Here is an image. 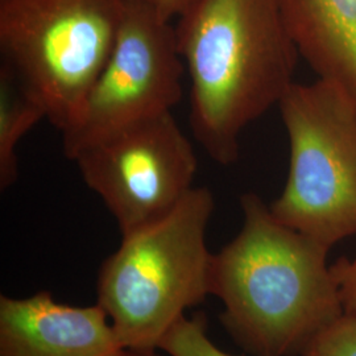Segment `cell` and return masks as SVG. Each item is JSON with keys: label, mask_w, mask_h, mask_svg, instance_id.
Wrapping results in <instances>:
<instances>
[{"label": "cell", "mask_w": 356, "mask_h": 356, "mask_svg": "<svg viewBox=\"0 0 356 356\" xmlns=\"http://www.w3.org/2000/svg\"><path fill=\"white\" fill-rule=\"evenodd\" d=\"M213 193L195 186L165 216L122 236L98 275V304L126 350L154 351L185 312L211 294L206 235Z\"/></svg>", "instance_id": "3"}, {"label": "cell", "mask_w": 356, "mask_h": 356, "mask_svg": "<svg viewBox=\"0 0 356 356\" xmlns=\"http://www.w3.org/2000/svg\"><path fill=\"white\" fill-rule=\"evenodd\" d=\"M241 232L213 254L211 294L234 341L254 356H304L344 314L329 248L281 223L254 193L241 197Z\"/></svg>", "instance_id": "1"}, {"label": "cell", "mask_w": 356, "mask_h": 356, "mask_svg": "<svg viewBox=\"0 0 356 356\" xmlns=\"http://www.w3.org/2000/svg\"><path fill=\"white\" fill-rule=\"evenodd\" d=\"M122 236L169 214L195 186L198 160L173 113L98 141L72 159Z\"/></svg>", "instance_id": "7"}, {"label": "cell", "mask_w": 356, "mask_h": 356, "mask_svg": "<svg viewBox=\"0 0 356 356\" xmlns=\"http://www.w3.org/2000/svg\"><path fill=\"white\" fill-rule=\"evenodd\" d=\"M127 0H0L1 65L61 134L110 57Z\"/></svg>", "instance_id": "4"}, {"label": "cell", "mask_w": 356, "mask_h": 356, "mask_svg": "<svg viewBox=\"0 0 356 356\" xmlns=\"http://www.w3.org/2000/svg\"><path fill=\"white\" fill-rule=\"evenodd\" d=\"M277 107L289 140V172L269 209L330 250L356 234V102L318 78L294 82Z\"/></svg>", "instance_id": "5"}, {"label": "cell", "mask_w": 356, "mask_h": 356, "mask_svg": "<svg viewBox=\"0 0 356 356\" xmlns=\"http://www.w3.org/2000/svg\"><path fill=\"white\" fill-rule=\"evenodd\" d=\"M159 350L169 356H235L225 353L211 342L207 334V321L202 313L182 316L166 331Z\"/></svg>", "instance_id": "11"}, {"label": "cell", "mask_w": 356, "mask_h": 356, "mask_svg": "<svg viewBox=\"0 0 356 356\" xmlns=\"http://www.w3.org/2000/svg\"><path fill=\"white\" fill-rule=\"evenodd\" d=\"M300 56L356 102V0H277Z\"/></svg>", "instance_id": "9"}, {"label": "cell", "mask_w": 356, "mask_h": 356, "mask_svg": "<svg viewBox=\"0 0 356 356\" xmlns=\"http://www.w3.org/2000/svg\"><path fill=\"white\" fill-rule=\"evenodd\" d=\"M330 270L344 313L356 317V256L354 259H338L330 266Z\"/></svg>", "instance_id": "13"}, {"label": "cell", "mask_w": 356, "mask_h": 356, "mask_svg": "<svg viewBox=\"0 0 356 356\" xmlns=\"http://www.w3.org/2000/svg\"><path fill=\"white\" fill-rule=\"evenodd\" d=\"M124 351L99 304L66 305L51 292L0 296V356H122Z\"/></svg>", "instance_id": "8"}, {"label": "cell", "mask_w": 356, "mask_h": 356, "mask_svg": "<svg viewBox=\"0 0 356 356\" xmlns=\"http://www.w3.org/2000/svg\"><path fill=\"white\" fill-rule=\"evenodd\" d=\"M122 356H159L154 351H136V350H126Z\"/></svg>", "instance_id": "15"}, {"label": "cell", "mask_w": 356, "mask_h": 356, "mask_svg": "<svg viewBox=\"0 0 356 356\" xmlns=\"http://www.w3.org/2000/svg\"><path fill=\"white\" fill-rule=\"evenodd\" d=\"M304 356H356V317L344 313L309 346Z\"/></svg>", "instance_id": "12"}, {"label": "cell", "mask_w": 356, "mask_h": 356, "mask_svg": "<svg viewBox=\"0 0 356 356\" xmlns=\"http://www.w3.org/2000/svg\"><path fill=\"white\" fill-rule=\"evenodd\" d=\"M141 3L151 7L156 13H160L168 20L177 19L193 0H139Z\"/></svg>", "instance_id": "14"}, {"label": "cell", "mask_w": 356, "mask_h": 356, "mask_svg": "<svg viewBox=\"0 0 356 356\" xmlns=\"http://www.w3.org/2000/svg\"><path fill=\"white\" fill-rule=\"evenodd\" d=\"M191 78V126L219 165L234 164L243 131L294 83L300 51L277 0H193L175 24Z\"/></svg>", "instance_id": "2"}, {"label": "cell", "mask_w": 356, "mask_h": 356, "mask_svg": "<svg viewBox=\"0 0 356 356\" xmlns=\"http://www.w3.org/2000/svg\"><path fill=\"white\" fill-rule=\"evenodd\" d=\"M172 22L139 0H127L111 54L76 120L63 132L67 159L126 128L173 113L182 97L185 65Z\"/></svg>", "instance_id": "6"}, {"label": "cell", "mask_w": 356, "mask_h": 356, "mask_svg": "<svg viewBox=\"0 0 356 356\" xmlns=\"http://www.w3.org/2000/svg\"><path fill=\"white\" fill-rule=\"evenodd\" d=\"M47 113L38 98L0 65V189L7 191L19 177L17 147Z\"/></svg>", "instance_id": "10"}]
</instances>
